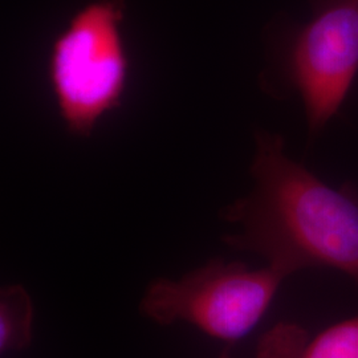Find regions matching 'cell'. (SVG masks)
<instances>
[{
    "label": "cell",
    "mask_w": 358,
    "mask_h": 358,
    "mask_svg": "<svg viewBox=\"0 0 358 358\" xmlns=\"http://www.w3.org/2000/svg\"><path fill=\"white\" fill-rule=\"evenodd\" d=\"M127 10V0H87L52 41V96L65 128L76 137H92L128 90Z\"/></svg>",
    "instance_id": "obj_2"
},
{
    "label": "cell",
    "mask_w": 358,
    "mask_h": 358,
    "mask_svg": "<svg viewBox=\"0 0 358 358\" xmlns=\"http://www.w3.org/2000/svg\"><path fill=\"white\" fill-rule=\"evenodd\" d=\"M217 358H231L230 349H224Z\"/></svg>",
    "instance_id": "obj_7"
},
{
    "label": "cell",
    "mask_w": 358,
    "mask_h": 358,
    "mask_svg": "<svg viewBox=\"0 0 358 358\" xmlns=\"http://www.w3.org/2000/svg\"><path fill=\"white\" fill-rule=\"evenodd\" d=\"M288 276L266 266L211 260L179 279H157L142 296L143 316L159 325L186 322L207 336L234 343L263 319Z\"/></svg>",
    "instance_id": "obj_3"
},
{
    "label": "cell",
    "mask_w": 358,
    "mask_h": 358,
    "mask_svg": "<svg viewBox=\"0 0 358 358\" xmlns=\"http://www.w3.org/2000/svg\"><path fill=\"white\" fill-rule=\"evenodd\" d=\"M255 142L252 189L220 213L235 227L224 242L264 257L288 278L332 268L358 284L357 196L292 159L282 136L257 130Z\"/></svg>",
    "instance_id": "obj_1"
},
{
    "label": "cell",
    "mask_w": 358,
    "mask_h": 358,
    "mask_svg": "<svg viewBox=\"0 0 358 358\" xmlns=\"http://www.w3.org/2000/svg\"><path fill=\"white\" fill-rule=\"evenodd\" d=\"M312 17L278 52V81L297 93L310 136L337 115L358 72V0H310Z\"/></svg>",
    "instance_id": "obj_4"
},
{
    "label": "cell",
    "mask_w": 358,
    "mask_h": 358,
    "mask_svg": "<svg viewBox=\"0 0 358 358\" xmlns=\"http://www.w3.org/2000/svg\"><path fill=\"white\" fill-rule=\"evenodd\" d=\"M34 304L22 285H8L0 292V352H20L32 340Z\"/></svg>",
    "instance_id": "obj_6"
},
{
    "label": "cell",
    "mask_w": 358,
    "mask_h": 358,
    "mask_svg": "<svg viewBox=\"0 0 358 358\" xmlns=\"http://www.w3.org/2000/svg\"><path fill=\"white\" fill-rule=\"evenodd\" d=\"M256 358H358V316L315 337L297 324L279 322L260 338Z\"/></svg>",
    "instance_id": "obj_5"
}]
</instances>
